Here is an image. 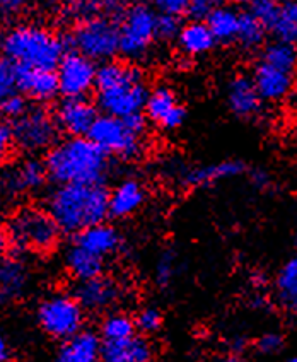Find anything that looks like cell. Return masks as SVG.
<instances>
[{
  "label": "cell",
  "instance_id": "obj_49",
  "mask_svg": "<svg viewBox=\"0 0 297 362\" xmlns=\"http://www.w3.org/2000/svg\"><path fill=\"white\" fill-rule=\"evenodd\" d=\"M222 2H228L229 6H246L250 4V0H222Z\"/></svg>",
  "mask_w": 297,
  "mask_h": 362
},
{
  "label": "cell",
  "instance_id": "obj_20",
  "mask_svg": "<svg viewBox=\"0 0 297 362\" xmlns=\"http://www.w3.org/2000/svg\"><path fill=\"white\" fill-rule=\"evenodd\" d=\"M147 200V192L144 183L137 178L122 180L110 192L108 212L113 219H127L137 214Z\"/></svg>",
  "mask_w": 297,
  "mask_h": 362
},
{
  "label": "cell",
  "instance_id": "obj_27",
  "mask_svg": "<svg viewBox=\"0 0 297 362\" xmlns=\"http://www.w3.org/2000/svg\"><path fill=\"white\" fill-rule=\"evenodd\" d=\"M64 262L70 277L76 282L91 281V279L103 275V272H105V260L94 257L77 245H72L67 250Z\"/></svg>",
  "mask_w": 297,
  "mask_h": 362
},
{
  "label": "cell",
  "instance_id": "obj_51",
  "mask_svg": "<svg viewBox=\"0 0 297 362\" xmlns=\"http://www.w3.org/2000/svg\"><path fill=\"white\" fill-rule=\"evenodd\" d=\"M284 2H294V4H297V0H284Z\"/></svg>",
  "mask_w": 297,
  "mask_h": 362
},
{
  "label": "cell",
  "instance_id": "obj_3",
  "mask_svg": "<svg viewBox=\"0 0 297 362\" xmlns=\"http://www.w3.org/2000/svg\"><path fill=\"white\" fill-rule=\"evenodd\" d=\"M67 41L43 24L16 23L0 31V57L14 67L57 71Z\"/></svg>",
  "mask_w": 297,
  "mask_h": 362
},
{
  "label": "cell",
  "instance_id": "obj_47",
  "mask_svg": "<svg viewBox=\"0 0 297 362\" xmlns=\"http://www.w3.org/2000/svg\"><path fill=\"white\" fill-rule=\"evenodd\" d=\"M11 359V347L7 344L6 337L0 333V362H9Z\"/></svg>",
  "mask_w": 297,
  "mask_h": 362
},
{
  "label": "cell",
  "instance_id": "obj_14",
  "mask_svg": "<svg viewBox=\"0 0 297 362\" xmlns=\"http://www.w3.org/2000/svg\"><path fill=\"white\" fill-rule=\"evenodd\" d=\"M57 127L69 137H88L98 118V106L88 98H64L53 111Z\"/></svg>",
  "mask_w": 297,
  "mask_h": 362
},
{
  "label": "cell",
  "instance_id": "obj_13",
  "mask_svg": "<svg viewBox=\"0 0 297 362\" xmlns=\"http://www.w3.org/2000/svg\"><path fill=\"white\" fill-rule=\"evenodd\" d=\"M250 76L263 103H282L294 93L297 72L275 67L258 59Z\"/></svg>",
  "mask_w": 297,
  "mask_h": 362
},
{
  "label": "cell",
  "instance_id": "obj_36",
  "mask_svg": "<svg viewBox=\"0 0 297 362\" xmlns=\"http://www.w3.org/2000/svg\"><path fill=\"white\" fill-rule=\"evenodd\" d=\"M176 274V258L173 253H163L159 257V260L156 262V269H154V279L156 284L159 287H166L173 282V277Z\"/></svg>",
  "mask_w": 297,
  "mask_h": 362
},
{
  "label": "cell",
  "instance_id": "obj_38",
  "mask_svg": "<svg viewBox=\"0 0 297 362\" xmlns=\"http://www.w3.org/2000/svg\"><path fill=\"white\" fill-rule=\"evenodd\" d=\"M14 93H18V88H16V67L11 62L0 57V105Z\"/></svg>",
  "mask_w": 297,
  "mask_h": 362
},
{
  "label": "cell",
  "instance_id": "obj_6",
  "mask_svg": "<svg viewBox=\"0 0 297 362\" xmlns=\"http://www.w3.org/2000/svg\"><path fill=\"white\" fill-rule=\"evenodd\" d=\"M11 245L18 250L33 253H48L59 245L60 228L47 209L23 207L11 217L9 228Z\"/></svg>",
  "mask_w": 297,
  "mask_h": 362
},
{
  "label": "cell",
  "instance_id": "obj_34",
  "mask_svg": "<svg viewBox=\"0 0 297 362\" xmlns=\"http://www.w3.org/2000/svg\"><path fill=\"white\" fill-rule=\"evenodd\" d=\"M248 7H250L248 12L270 31V28L274 26V23L279 18L282 0H250Z\"/></svg>",
  "mask_w": 297,
  "mask_h": 362
},
{
  "label": "cell",
  "instance_id": "obj_45",
  "mask_svg": "<svg viewBox=\"0 0 297 362\" xmlns=\"http://www.w3.org/2000/svg\"><path fill=\"white\" fill-rule=\"evenodd\" d=\"M11 248V240H9V234H7L6 229L0 228V262L6 258L7 252Z\"/></svg>",
  "mask_w": 297,
  "mask_h": 362
},
{
  "label": "cell",
  "instance_id": "obj_50",
  "mask_svg": "<svg viewBox=\"0 0 297 362\" xmlns=\"http://www.w3.org/2000/svg\"><path fill=\"white\" fill-rule=\"evenodd\" d=\"M287 362H297V357H291Z\"/></svg>",
  "mask_w": 297,
  "mask_h": 362
},
{
  "label": "cell",
  "instance_id": "obj_26",
  "mask_svg": "<svg viewBox=\"0 0 297 362\" xmlns=\"http://www.w3.org/2000/svg\"><path fill=\"white\" fill-rule=\"evenodd\" d=\"M274 298L280 310L297 315V253L287 258L275 275Z\"/></svg>",
  "mask_w": 297,
  "mask_h": 362
},
{
  "label": "cell",
  "instance_id": "obj_8",
  "mask_svg": "<svg viewBox=\"0 0 297 362\" xmlns=\"http://www.w3.org/2000/svg\"><path fill=\"white\" fill-rule=\"evenodd\" d=\"M36 318L47 335L67 340L84 330V308L67 292H53L38 304Z\"/></svg>",
  "mask_w": 297,
  "mask_h": 362
},
{
  "label": "cell",
  "instance_id": "obj_5",
  "mask_svg": "<svg viewBox=\"0 0 297 362\" xmlns=\"http://www.w3.org/2000/svg\"><path fill=\"white\" fill-rule=\"evenodd\" d=\"M156 21L158 12L152 9L147 2L137 0L127 7L125 14L120 19V55L130 64H140L151 55L156 36Z\"/></svg>",
  "mask_w": 297,
  "mask_h": 362
},
{
  "label": "cell",
  "instance_id": "obj_32",
  "mask_svg": "<svg viewBox=\"0 0 297 362\" xmlns=\"http://www.w3.org/2000/svg\"><path fill=\"white\" fill-rule=\"evenodd\" d=\"M275 40L297 47V4L282 2L279 18L270 28Z\"/></svg>",
  "mask_w": 297,
  "mask_h": 362
},
{
  "label": "cell",
  "instance_id": "obj_29",
  "mask_svg": "<svg viewBox=\"0 0 297 362\" xmlns=\"http://www.w3.org/2000/svg\"><path fill=\"white\" fill-rule=\"evenodd\" d=\"M267 31V28L257 18H253L250 12H241V16H239V31L236 43L243 50L248 52L262 50L263 45H265Z\"/></svg>",
  "mask_w": 297,
  "mask_h": 362
},
{
  "label": "cell",
  "instance_id": "obj_11",
  "mask_svg": "<svg viewBox=\"0 0 297 362\" xmlns=\"http://www.w3.org/2000/svg\"><path fill=\"white\" fill-rule=\"evenodd\" d=\"M147 122L163 132H176L187 122V108L181 103L176 90L168 84H159L151 89L144 106Z\"/></svg>",
  "mask_w": 297,
  "mask_h": 362
},
{
  "label": "cell",
  "instance_id": "obj_44",
  "mask_svg": "<svg viewBox=\"0 0 297 362\" xmlns=\"http://www.w3.org/2000/svg\"><path fill=\"white\" fill-rule=\"evenodd\" d=\"M33 0H0V19H14L31 6Z\"/></svg>",
  "mask_w": 297,
  "mask_h": 362
},
{
  "label": "cell",
  "instance_id": "obj_22",
  "mask_svg": "<svg viewBox=\"0 0 297 362\" xmlns=\"http://www.w3.org/2000/svg\"><path fill=\"white\" fill-rule=\"evenodd\" d=\"M217 41L210 33L205 21H188L181 28L176 47L178 52L187 59H198L209 55L216 48Z\"/></svg>",
  "mask_w": 297,
  "mask_h": 362
},
{
  "label": "cell",
  "instance_id": "obj_35",
  "mask_svg": "<svg viewBox=\"0 0 297 362\" xmlns=\"http://www.w3.org/2000/svg\"><path fill=\"white\" fill-rule=\"evenodd\" d=\"M181 28H183V21L178 16L158 14V21H156V36H158V41H164V43L176 41Z\"/></svg>",
  "mask_w": 297,
  "mask_h": 362
},
{
  "label": "cell",
  "instance_id": "obj_31",
  "mask_svg": "<svg viewBox=\"0 0 297 362\" xmlns=\"http://www.w3.org/2000/svg\"><path fill=\"white\" fill-rule=\"evenodd\" d=\"M134 318L125 313H110L101 323V340L103 342H117V340H127L135 335Z\"/></svg>",
  "mask_w": 297,
  "mask_h": 362
},
{
  "label": "cell",
  "instance_id": "obj_16",
  "mask_svg": "<svg viewBox=\"0 0 297 362\" xmlns=\"http://www.w3.org/2000/svg\"><path fill=\"white\" fill-rule=\"evenodd\" d=\"M74 298L88 311H103L115 306L123 296L122 284L108 275H99L91 281L77 282L72 291Z\"/></svg>",
  "mask_w": 297,
  "mask_h": 362
},
{
  "label": "cell",
  "instance_id": "obj_40",
  "mask_svg": "<svg viewBox=\"0 0 297 362\" xmlns=\"http://www.w3.org/2000/svg\"><path fill=\"white\" fill-rule=\"evenodd\" d=\"M219 6H222V0H188L187 16L190 21H207Z\"/></svg>",
  "mask_w": 297,
  "mask_h": 362
},
{
  "label": "cell",
  "instance_id": "obj_24",
  "mask_svg": "<svg viewBox=\"0 0 297 362\" xmlns=\"http://www.w3.org/2000/svg\"><path fill=\"white\" fill-rule=\"evenodd\" d=\"M30 286V270L18 258H4L0 262V306L23 298Z\"/></svg>",
  "mask_w": 297,
  "mask_h": 362
},
{
  "label": "cell",
  "instance_id": "obj_52",
  "mask_svg": "<svg viewBox=\"0 0 297 362\" xmlns=\"http://www.w3.org/2000/svg\"><path fill=\"white\" fill-rule=\"evenodd\" d=\"M294 240H296V245H297V229H296V234H294Z\"/></svg>",
  "mask_w": 297,
  "mask_h": 362
},
{
  "label": "cell",
  "instance_id": "obj_28",
  "mask_svg": "<svg viewBox=\"0 0 297 362\" xmlns=\"http://www.w3.org/2000/svg\"><path fill=\"white\" fill-rule=\"evenodd\" d=\"M239 16L241 12H238L233 6H219L212 14L209 16V19L205 21L209 26L210 33L216 38L217 45H233L238 41V31H239Z\"/></svg>",
  "mask_w": 297,
  "mask_h": 362
},
{
  "label": "cell",
  "instance_id": "obj_10",
  "mask_svg": "<svg viewBox=\"0 0 297 362\" xmlns=\"http://www.w3.org/2000/svg\"><path fill=\"white\" fill-rule=\"evenodd\" d=\"M14 142L19 151L35 156L48 152L59 142V127L53 113L43 106H30L23 117L12 122Z\"/></svg>",
  "mask_w": 297,
  "mask_h": 362
},
{
  "label": "cell",
  "instance_id": "obj_21",
  "mask_svg": "<svg viewBox=\"0 0 297 362\" xmlns=\"http://www.w3.org/2000/svg\"><path fill=\"white\" fill-rule=\"evenodd\" d=\"M246 171V164L239 159H228V161H219L212 164H202V166L188 168L181 175V181L187 187L200 188L210 187L224 180H233L241 176Z\"/></svg>",
  "mask_w": 297,
  "mask_h": 362
},
{
  "label": "cell",
  "instance_id": "obj_1",
  "mask_svg": "<svg viewBox=\"0 0 297 362\" xmlns=\"http://www.w3.org/2000/svg\"><path fill=\"white\" fill-rule=\"evenodd\" d=\"M94 90L101 115L127 118L130 115L144 113L151 88L139 65L110 60L98 67Z\"/></svg>",
  "mask_w": 297,
  "mask_h": 362
},
{
  "label": "cell",
  "instance_id": "obj_25",
  "mask_svg": "<svg viewBox=\"0 0 297 362\" xmlns=\"http://www.w3.org/2000/svg\"><path fill=\"white\" fill-rule=\"evenodd\" d=\"M152 345L146 337L101 344V362H151Z\"/></svg>",
  "mask_w": 297,
  "mask_h": 362
},
{
  "label": "cell",
  "instance_id": "obj_43",
  "mask_svg": "<svg viewBox=\"0 0 297 362\" xmlns=\"http://www.w3.org/2000/svg\"><path fill=\"white\" fill-rule=\"evenodd\" d=\"M282 347H284V337L275 332L265 333V335L260 337L257 342V351L262 354H267V356L280 352L282 351Z\"/></svg>",
  "mask_w": 297,
  "mask_h": 362
},
{
  "label": "cell",
  "instance_id": "obj_17",
  "mask_svg": "<svg viewBox=\"0 0 297 362\" xmlns=\"http://www.w3.org/2000/svg\"><path fill=\"white\" fill-rule=\"evenodd\" d=\"M48 180L47 168L40 159H24L18 166L0 176V192L6 197H21L26 193L38 192Z\"/></svg>",
  "mask_w": 297,
  "mask_h": 362
},
{
  "label": "cell",
  "instance_id": "obj_46",
  "mask_svg": "<svg viewBox=\"0 0 297 362\" xmlns=\"http://www.w3.org/2000/svg\"><path fill=\"white\" fill-rule=\"evenodd\" d=\"M251 181H253L257 187H267V185L270 183V176H268L265 171L257 170V171L251 173Z\"/></svg>",
  "mask_w": 297,
  "mask_h": 362
},
{
  "label": "cell",
  "instance_id": "obj_2",
  "mask_svg": "<svg viewBox=\"0 0 297 362\" xmlns=\"http://www.w3.org/2000/svg\"><path fill=\"white\" fill-rule=\"evenodd\" d=\"M48 180L55 185H103L111 161L89 137H65L45 156Z\"/></svg>",
  "mask_w": 297,
  "mask_h": 362
},
{
  "label": "cell",
  "instance_id": "obj_37",
  "mask_svg": "<svg viewBox=\"0 0 297 362\" xmlns=\"http://www.w3.org/2000/svg\"><path fill=\"white\" fill-rule=\"evenodd\" d=\"M134 322H135V327H137V330H140L142 333H147L148 335V333H154L159 330L161 325H163V315H161L158 308L147 306L139 311V315L135 316Z\"/></svg>",
  "mask_w": 297,
  "mask_h": 362
},
{
  "label": "cell",
  "instance_id": "obj_41",
  "mask_svg": "<svg viewBox=\"0 0 297 362\" xmlns=\"http://www.w3.org/2000/svg\"><path fill=\"white\" fill-rule=\"evenodd\" d=\"M147 4L158 14L178 16V18L187 14L188 9V0H147Z\"/></svg>",
  "mask_w": 297,
  "mask_h": 362
},
{
  "label": "cell",
  "instance_id": "obj_12",
  "mask_svg": "<svg viewBox=\"0 0 297 362\" xmlns=\"http://www.w3.org/2000/svg\"><path fill=\"white\" fill-rule=\"evenodd\" d=\"M60 94L64 98H86L96 84L98 65L81 53L70 50L57 67Z\"/></svg>",
  "mask_w": 297,
  "mask_h": 362
},
{
  "label": "cell",
  "instance_id": "obj_39",
  "mask_svg": "<svg viewBox=\"0 0 297 362\" xmlns=\"http://www.w3.org/2000/svg\"><path fill=\"white\" fill-rule=\"evenodd\" d=\"M28 108H30V103H28V98H24L21 93H14L12 96L7 98L6 101L0 105V115L7 120H18L19 117H23L26 113Z\"/></svg>",
  "mask_w": 297,
  "mask_h": 362
},
{
  "label": "cell",
  "instance_id": "obj_42",
  "mask_svg": "<svg viewBox=\"0 0 297 362\" xmlns=\"http://www.w3.org/2000/svg\"><path fill=\"white\" fill-rule=\"evenodd\" d=\"M16 149L14 132H12V123L0 120V166L11 158Z\"/></svg>",
  "mask_w": 297,
  "mask_h": 362
},
{
  "label": "cell",
  "instance_id": "obj_15",
  "mask_svg": "<svg viewBox=\"0 0 297 362\" xmlns=\"http://www.w3.org/2000/svg\"><path fill=\"white\" fill-rule=\"evenodd\" d=\"M224 96L229 111L239 120H255L263 113L265 103L248 74H236L231 77L226 84Z\"/></svg>",
  "mask_w": 297,
  "mask_h": 362
},
{
  "label": "cell",
  "instance_id": "obj_30",
  "mask_svg": "<svg viewBox=\"0 0 297 362\" xmlns=\"http://www.w3.org/2000/svg\"><path fill=\"white\" fill-rule=\"evenodd\" d=\"M258 59L270 65H275V67L297 72V47H294V45L274 40L270 43L263 45Z\"/></svg>",
  "mask_w": 297,
  "mask_h": 362
},
{
  "label": "cell",
  "instance_id": "obj_48",
  "mask_svg": "<svg viewBox=\"0 0 297 362\" xmlns=\"http://www.w3.org/2000/svg\"><path fill=\"white\" fill-rule=\"evenodd\" d=\"M219 362H248L246 359H243L241 356H236V354H233V356H228V357H222Z\"/></svg>",
  "mask_w": 297,
  "mask_h": 362
},
{
  "label": "cell",
  "instance_id": "obj_19",
  "mask_svg": "<svg viewBox=\"0 0 297 362\" xmlns=\"http://www.w3.org/2000/svg\"><path fill=\"white\" fill-rule=\"evenodd\" d=\"M74 245L81 246L82 250L101 258V260H106V258L115 257L120 252L123 245V236L115 226L101 222V224L91 226L84 231L77 233Z\"/></svg>",
  "mask_w": 297,
  "mask_h": 362
},
{
  "label": "cell",
  "instance_id": "obj_9",
  "mask_svg": "<svg viewBox=\"0 0 297 362\" xmlns=\"http://www.w3.org/2000/svg\"><path fill=\"white\" fill-rule=\"evenodd\" d=\"M88 137L110 158L113 156L122 161L139 159L146 147L144 134L132 130L123 118L108 117V115H98Z\"/></svg>",
  "mask_w": 297,
  "mask_h": 362
},
{
  "label": "cell",
  "instance_id": "obj_18",
  "mask_svg": "<svg viewBox=\"0 0 297 362\" xmlns=\"http://www.w3.org/2000/svg\"><path fill=\"white\" fill-rule=\"evenodd\" d=\"M16 88L24 98L41 105L53 101L60 94L57 72L43 69L16 67Z\"/></svg>",
  "mask_w": 297,
  "mask_h": 362
},
{
  "label": "cell",
  "instance_id": "obj_23",
  "mask_svg": "<svg viewBox=\"0 0 297 362\" xmlns=\"http://www.w3.org/2000/svg\"><path fill=\"white\" fill-rule=\"evenodd\" d=\"M101 344L98 333L82 330L62 342L55 362H101Z\"/></svg>",
  "mask_w": 297,
  "mask_h": 362
},
{
  "label": "cell",
  "instance_id": "obj_33",
  "mask_svg": "<svg viewBox=\"0 0 297 362\" xmlns=\"http://www.w3.org/2000/svg\"><path fill=\"white\" fill-rule=\"evenodd\" d=\"M103 9H105V0H67L65 2V16L77 21V24L99 18L103 16Z\"/></svg>",
  "mask_w": 297,
  "mask_h": 362
},
{
  "label": "cell",
  "instance_id": "obj_4",
  "mask_svg": "<svg viewBox=\"0 0 297 362\" xmlns=\"http://www.w3.org/2000/svg\"><path fill=\"white\" fill-rule=\"evenodd\" d=\"M105 185H57L47 197V211L62 233L77 234L110 216Z\"/></svg>",
  "mask_w": 297,
  "mask_h": 362
},
{
  "label": "cell",
  "instance_id": "obj_7",
  "mask_svg": "<svg viewBox=\"0 0 297 362\" xmlns=\"http://www.w3.org/2000/svg\"><path fill=\"white\" fill-rule=\"evenodd\" d=\"M67 43L74 52L81 53L94 64L115 60L120 53L118 23L106 16L84 21L74 28Z\"/></svg>",
  "mask_w": 297,
  "mask_h": 362
}]
</instances>
